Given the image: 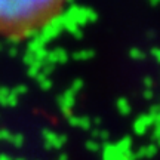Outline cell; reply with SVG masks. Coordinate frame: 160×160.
Here are the masks:
<instances>
[{
    "label": "cell",
    "instance_id": "cell-1",
    "mask_svg": "<svg viewBox=\"0 0 160 160\" xmlns=\"http://www.w3.org/2000/svg\"><path fill=\"white\" fill-rule=\"evenodd\" d=\"M71 0H0V39L22 42L62 15Z\"/></svg>",
    "mask_w": 160,
    "mask_h": 160
}]
</instances>
